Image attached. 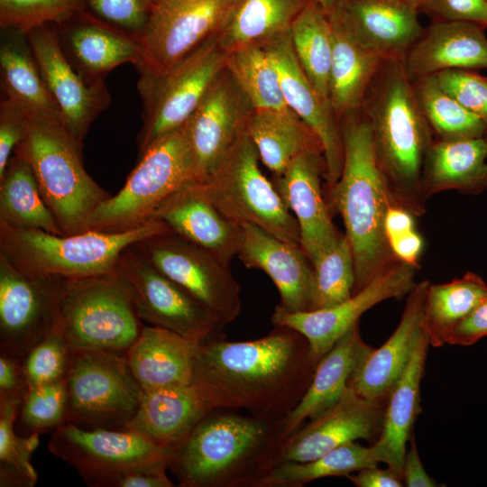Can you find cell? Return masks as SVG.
<instances>
[{
    "label": "cell",
    "mask_w": 487,
    "mask_h": 487,
    "mask_svg": "<svg viewBox=\"0 0 487 487\" xmlns=\"http://www.w3.org/2000/svg\"><path fill=\"white\" fill-rule=\"evenodd\" d=\"M284 418L213 409L171 450L180 487H264L280 464Z\"/></svg>",
    "instance_id": "cell-2"
},
{
    "label": "cell",
    "mask_w": 487,
    "mask_h": 487,
    "mask_svg": "<svg viewBox=\"0 0 487 487\" xmlns=\"http://www.w3.org/2000/svg\"><path fill=\"white\" fill-rule=\"evenodd\" d=\"M421 186L427 200L446 190L474 195L487 189L486 136L435 139L424 160Z\"/></svg>",
    "instance_id": "cell-33"
},
{
    "label": "cell",
    "mask_w": 487,
    "mask_h": 487,
    "mask_svg": "<svg viewBox=\"0 0 487 487\" xmlns=\"http://www.w3.org/2000/svg\"><path fill=\"white\" fill-rule=\"evenodd\" d=\"M65 379L29 390L23 398L17 419L24 435L53 432L65 423Z\"/></svg>",
    "instance_id": "cell-47"
},
{
    "label": "cell",
    "mask_w": 487,
    "mask_h": 487,
    "mask_svg": "<svg viewBox=\"0 0 487 487\" xmlns=\"http://www.w3.org/2000/svg\"><path fill=\"white\" fill-rule=\"evenodd\" d=\"M415 216L408 210L391 206L384 221L388 243L391 239L415 229Z\"/></svg>",
    "instance_id": "cell-59"
},
{
    "label": "cell",
    "mask_w": 487,
    "mask_h": 487,
    "mask_svg": "<svg viewBox=\"0 0 487 487\" xmlns=\"http://www.w3.org/2000/svg\"><path fill=\"white\" fill-rule=\"evenodd\" d=\"M0 73L5 96L16 102L30 118L62 122L26 33L14 28H1Z\"/></svg>",
    "instance_id": "cell-34"
},
{
    "label": "cell",
    "mask_w": 487,
    "mask_h": 487,
    "mask_svg": "<svg viewBox=\"0 0 487 487\" xmlns=\"http://www.w3.org/2000/svg\"><path fill=\"white\" fill-rule=\"evenodd\" d=\"M434 75L450 96L487 125V78L473 69H447Z\"/></svg>",
    "instance_id": "cell-49"
},
{
    "label": "cell",
    "mask_w": 487,
    "mask_h": 487,
    "mask_svg": "<svg viewBox=\"0 0 487 487\" xmlns=\"http://www.w3.org/2000/svg\"><path fill=\"white\" fill-rule=\"evenodd\" d=\"M23 396H0V486L32 487L37 473L31 457L39 446V434L18 436L14 431Z\"/></svg>",
    "instance_id": "cell-44"
},
{
    "label": "cell",
    "mask_w": 487,
    "mask_h": 487,
    "mask_svg": "<svg viewBox=\"0 0 487 487\" xmlns=\"http://www.w3.org/2000/svg\"><path fill=\"white\" fill-rule=\"evenodd\" d=\"M257 149L244 134L198 188L226 218L250 223L287 243L300 245L299 228L272 181L259 167Z\"/></svg>",
    "instance_id": "cell-9"
},
{
    "label": "cell",
    "mask_w": 487,
    "mask_h": 487,
    "mask_svg": "<svg viewBox=\"0 0 487 487\" xmlns=\"http://www.w3.org/2000/svg\"><path fill=\"white\" fill-rule=\"evenodd\" d=\"M226 58L216 36L161 74L139 73L143 104L142 127L137 138L140 154L185 124L225 69Z\"/></svg>",
    "instance_id": "cell-11"
},
{
    "label": "cell",
    "mask_w": 487,
    "mask_h": 487,
    "mask_svg": "<svg viewBox=\"0 0 487 487\" xmlns=\"http://www.w3.org/2000/svg\"><path fill=\"white\" fill-rule=\"evenodd\" d=\"M429 345L428 334L423 324L409 362L389 393L381 431L372 445L379 462L386 464L401 478L413 424L420 412V382Z\"/></svg>",
    "instance_id": "cell-29"
},
{
    "label": "cell",
    "mask_w": 487,
    "mask_h": 487,
    "mask_svg": "<svg viewBox=\"0 0 487 487\" xmlns=\"http://www.w3.org/2000/svg\"><path fill=\"white\" fill-rule=\"evenodd\" d=\"M290 37L306 76L329 103L333 32L328 15L315 1L310 2L293 22Z\"/></svg>",
    "instance_id": "cell-40"
},
{
    "label": "cell",
    "mask_w": 487,
    "mask_h": 487,
    "mask_svg": "<svg viewBox=\"0 0 487 487\" xmlns=\"http://www.w3.org/2000/svg\"><path fill=\"white\" fill-rule=\"evenodd\" d=\"M428 280L415 283L409 292L400 321L392 335L362 361L348 387L370 399L388 398L404 371L424 324V304Z\"/></svg>",
    "instance_id": "cell-26"
},
{
    "label": "cell",
    "mask_w": 487,
    "mask_h": 487,
    "mask_svg": "<svg viewBox=\"0 0 487 487\" xmlns=\"http://www.w3.org/2000/svg\"><path fill=\"white\" fill-rule=\"evenodd\" d=\"M387 399L365 398L347 386L333 405L285 439L280 463L312 461L358 439L374 443L381 431Z\"/></svg>",
    "instance_id": "cell-20"
},
{
    "label": "cell",
    "mask_w": 487,
    "mask_h": 487,
    "mask_svg": "<svg viewBox=\"0 0 487 487\" xmlns=\"http://www.w3.org/2000/svg\"><path fill=\"white\" fill-rule=\"evenodd\" d=\"M486 139H487V135H486Z\"/></svg>",
    "instance_id": "cell-63"
},
{
    "label": "cell",
    "mask_w": 487,
    "mask_h": 487,
    "mask_svg": "<svg viewBox=\"0 0 487 487\" xmlns=\"http://www.w3.org/2000/svg\"><path fill=\"white\" fill-rule=\"evenodd\" d=\"M85 10V0H0V28L27 34L44 24L60 25Z\"/></svg>",
    "instance_id": "cell-46"
},
{
    "label": "cell",
    "mask_w": 487,
    "mask_h": 487,
    "mask_svg": "<svg viewBox=\"0 0 487 487\" xmlns=\"http://www.w3.org/2000/svg\"><path fill=\"white\" fill-rule=\"evenodd\" d=\"M417 267L396 261L365 287L347 299L329 308L287 312L278 307L271 316L274 326H287L303 335L316 363L333 347L361 316L388 299H400L412 289Z\"/></svg>",
    "instance_id": "cell-17"
},
{
    "label": "cell",
    "mask_w": 487,
    "mask_h": 487,
    "mask_svg": "<svg viewBox=\"0 0 487 487\" xmlns=\"http://www.w3.org/2000/svg\"><path fill=\"white\" fill-rule=\"evenodd\" d=\"M339 124L343 168L329 197L343 219L352 247L356 293L398 260L385 235L384 221L391 202L370 123L360 107L344 115Z\"/></svg>",
    "instance_id": "cell-4"
},
{
    "label": "cell",
    "mask_w": 487,
    "mask_h": 487,
    "mask_svg": "<svg viewBox=\"0 0 487 487\" xmlns=\"http://www.w3.org/2000/svg\"><path fill=\"white\" fill-rule=\"evenodd\" d=\"M48 449L91 487H115L131 472L168 468L171 455L170 450L133 431L83 429L69 423L52 432Z\"/></svg>",
    "instance_id": "cell-12"
},
{
    "label": "cell",
    "mask_w": 487,
    "mask_h": 487,
    "mask_svg": "<svg viewBox=\"0 0 487 487\" xmlns=\"http://www.w3.org/2000/svg\"><path fill=\"white\" fill-rule=\"evenodd\" d=\"M405 1H407L415 8H417L419 12L420 7L422 6V5L424 4L426 0H405Z\"/></svg>",
    "instance_id": "cell-61"
},
{
    "label": "cell",
    "mask_w": 487,
    "mask_h": 487,
    "mask_svg": "<svg viewBox=\"0 0 487 487\" xmlns=\"http://www.w3.org/2000/svg\"><path fill=\"white\" fill-rule=\"evenodd\" d=\"M129 280L116 270L62 279L58 329L70 349L126 354L143 328Z\"/></svg>",
    "instance_id": "cell-7"
},
{
    "label": "cell",
    "mask_w": 487,
    "mask_h": 487,
    "mask_svg": "<svg viewBox=\"0 0 487 487\" xmlns=\"http://www.w3.org/2000/svg\"><path fill=\"white\" fill-rule=\"evenodd\" d=\"M418 105L439 140L483 137L487 125L465 109L438 83L435 75L412 81Z\"/></svg>",
    "instance_id": "cell-41"
},
{
    "label": "cell",
    "mask_w": 487,
    "mask_h": 487,
    "mask_svg": "<svg viewBox=\"0 0 487 487\" xmlns=\"http://www.w3.org/2000/svg\"><path fill=\"white\" fill-rule=\"evenodd\" d=\"M159 271L207 308L222 326L240 315V286L229 264L170 231L133 244Z\"/></svg>",
    "instance_id": "cell-13"
},
{
    "label": "cell",
    "mask_w": 487,
    "mask_h": 487,
    "mask_svg": "<svg viewBox=\"0 0 487 487\" xmlns=\"http://www.w3.org/2000/svg\"><path fill=\"white\" fill-rule=\"evenodd\" d=\"M167 467L142 469L122 477L115 487H173L166 473Z\"/></svg>",
    "instance_id": "cell-58"
},
{
    "label": "cell",
    "mask_w": 487,
    "mask_h": 487,
    "mask_svg": "<svg viewBox=\"0 0 487 487\" xmlns=\"http://www.w3.org/2000/svg\"><path fill=\"white\" fill-rule=\"evenodd\" d=\"M402 481L404 486L407 487L444 486L438 484L426 472L421 463L413 434L409 440V447H407L403 461Z\"/></svg>",
    "instance_id": "cell-54"
},
{
    "label": "cell",
    "mask_w": 487,
    "mask_h": 487,
    "mask_svg": "<svg viewBox=\"0 0 487 487\" xmlns=\"http://www.w3.org/2000/svg\"><path fill=\"white\" fill-rule=\"evenodd\" d=\"M316 366L303 335L274 326L253 340L198 345L192 382L213 409L284 418L305 395Z\"/></svg>",
    "instance_id": "cell-1"
},
{
    "label": "cell",
    "mask_w": 487,
    "mask_h": 487,
    "mask_svg": "<svg viewBox=\"0 0 487 487\" xmlns=\"http://www.w3.org/2000/svg\"><path fill=\"white\" fill-rule=\"evenodd\" d=\"M70 351L59 329L34 345L21 361L28 391L65 379Z\"/></svg>",
    "instance_id": "cell-48"
},
{
    "label": "cell",
    "mask_w": 487,
    "mask_h": 487,
    "mask_svg": "<svg viewBox=\"0 0 487 487\" xmlns=\"http://www.w3.org/2000/svg\"><path fill=\"white\" fill-rule=\"evenodd\" d=\"M327 15L334 14L344 4L345 0H314Z\"/></svg>",
    "instance_id": "cell-60"
},
{
    "label": "cell",
    "mask_w": 487,
    "mask_h": 487,
    "mask_svg": "<svg viewBox=\"0 0 487 487\" xmlns=\"http://www.w3.org/2000/svg\"><path fill=\"white\" fill-rule=\"evenodd\" d=\"M159 0H152V5Z\"/></svg>",
    "instance_id": "cell-62"
},
{
    "label": "cell",
    "mask_w": 487,
    "mask_h": 487,
    "mask_svg": "<svg viewBox=\"0 0 487 487\" xmlns=\"http://www.w3.org/2000/svg\"><path fill=\"white\" fill-rule=\"evenodd\" d=\"M117 268L133 288L142 321L172 331L198 345L224 338V326L182 288L153 267L134 245L123 253Z\"/></svg>",
    "instance_id": "cell-16"
},
{
    "label": "cell",
    "mask_w": 487,
    "mask_h": 487,
    "mask_svg": "<svg viewBox=\"0 0 487 487\" xmlns=\"http://www.w3.org/2000/svg\"><path fill=\"white\" fill-rule=\"evenodd\" d=\"M362 109L372 129L391 206L414 216L426 213L421 174L435 140L415 97L402 60L384 59L364 95Z\"/></svg>",
    "instance_id": "cell-3"
},
{
    "label": "cell",
    "mask_w": 487,
    "mask_h": 487,
    "mask_svg": "<svg viewBox=\"0 0 487 487\" xmlns=\"http://www.w3.org/2000/svg\"><path fill=\"white\" fill-rule=\"evenodd\" d=\"M198 344L153 326H144L126 352L130 368L143 391L193 381Z\"/></svg>",
    "instance_id": "cell-32"
},
{
    "label": "cell",
    "mask_w": 487,
    "mask_h": 487,
    "mask_svg": "<svg viewBox=\"0 0 487 487\" xmlns=\"http://www.w3.org/2000/svg\"><path fill=\"white\" fill-rule=\"evenodd\" d=\"M333 32L329 103L338 121L360 108L366 90L384 60L364 47L337 13L328 15Z\"/></svg>",
    "instance_id": "cell-35"
},
{
    "label": "cell",
    "mask_w": 487,
    "mask_h": 487,
    "mask_svg": "<svg viewBox=\"0 0 487 487\" xmlns=\"http://www.w3.org/2000/svg\"><path fill=\"white\" fill-rule=\"evenodd\" d=\"M0 225L62 234L31 166L16 153L0 176Z\"/></svg>",
    "instance_id": "cell-38"
},
{
    "label": "cell",
    "mask_w": 487,
    "mask_h": 487,
    "mask_svg": "<svg viewBox=\"0 0 487 487\" xmlns=\"http://www.w3.org/2000/svg\"><path fill=\"white\" fill-rule=\"evenodd\" d=\"M237 257L248 269L264 271L280 297L278 308L287 312L311 309L313 266L300 245L287 243L261 227L243 223Z\"/></svg>",
    "instance_id": "cell-24"
},
{
    "label": "cell",
    "mask_w": 487,
    "mask_h": 487,
    "mask_svg": "<svg viewBox=\"0 0 487 487\" xmlns=\"http://www.w3.org/2000/svg\"><path fill=\"white\" fill-rule=\"evenodd\" d=\"M337 13L356 39L383 59L405 58L424 29L405 0H345Z\"/></svg>",
    "instance_id": "cell-25"
},
{
    "label": "cell",
    "mask_w": 487,
    "mask_h": 487,
    "mask_svg": "<svg viewBox=\"0 0 487 487\" xmlns=\"http://www.w3.org/2000/svg\"><path fill=\"white\" fill-rule=\"evenodd\" d=\"M377 465L365 467L345 477L357 487L404 486L402 478L394 470L389 466L386 469H381Z\"/></svg>",
    "instance_id": "cell-55"
},
{
    "label": "cell",
    "mask_w": 487,
    "mask_h": 487,
    "mask_svg": "<svg viewBox=\"0 0 487 487\" xmlns=\"http://www.w3.org/2000/svg\"><path fill=\"white\" fill-rule=\"evenodd\" d=\"M153 219L171 232L226 263L237 256L241 225L222 215L200 192L197 183L179 190L156 211Z\"/></svg>",
    "instance_id": "cell-28"
},
{
    "label": "cell",
    "mask_w": 487,
    "mask_h": 487,
    "mask_svg": "<svg viewBox=\"0 0 487 487\" xmlns=\"http://www.w3.org/2000/svg\"><path fill=\"white\" fill-rule=\"evenodd\" d=\"M170 231L157 219L126 232L87 230L69 235L0 225V254L25 273L85 278L116 270L128 247Z\"/></svg>",
    "instance_id": "cell-5"
},
{
    "label": "cell",
    "mask_w": 487,
    "mask_h": 487,
    "mask_svg": "<svg viewBox=\"0 0 487 487\" xmlns=\"http://www.w3.org/2000/svg\"><path fill=\"white\" fill-rule=\"evenodd\" d=\"M402 62L411 82L447 69H487L484 28L464 22H433Z\"/></svg>",
    "instance_id": "cell-27"
},
{
    "label": "cell",
    "mask_w": 487,
    "mask_h": 487,
    "mask_svg": "<svg viewBox=\"0 0 487 487\" xmlns=\"http://www.w3.org/2000/svg\"><path fill=\"white\" fill-rule=\"evenodd\" d=\"M45 86L58 106L62 124L76 141L83 140L92 123L111 103L105 80L88 84L64 55L55 24L27 33Z\"/></svg>",
    "instance_id": "cell-19"
},
{
    "label": "cell",
    "mask_w": 487,
    "mask_h": 487,
    "mask_svg": "<svg viewBox=\"0 0 487 487\" xmlns=\"http://www.w3.org/2000/svg\"><path fill=\"white\" fill-rule=\"evenodd\" d=\"M226 68L255 110H285L280 77L264 43L245 45L227 52Z\"/></svg>",
    "instance_id": "cell-43"
},
{
    "label": "cell",
    "mask_w": 487,
    "mask_h": 487,
    "mask_svg": "<svg viewBox=\"0 0 487 487\" xmlns=\"http://www.w3.org/2000/svg\"><path fill=\"white\" fill-rule=\"evenodd\" d=\"M487 336V296L448 334L446 344L468 346Z\"/></svg>",
    "instance_id": "cell-53"
},
{
    "label": "cell",
    "mask_w": 487,
    "mask_h": 487,
    "mask_svg": "<svg viewBox=\"0 0 487 487\" xmlns=\"http://www.w3.org/2000/svg\"><path fill=\"white\" fill-rule=\"evenodd\" d=\"M27 391L21 363L0 354V396L14 394L24 396Z\"/></svg>",
    "instance_id": "cell-57"
},
{
    "label": "cell",
    "mask_w": 487,
    "mask_h": 487,
    "mask_svg": "<svg viewBox=\"0 0 487 487\" xmlns=\"http://www.w3.org/2000/svg\"><path fill=\"white\" fill-rule=\"evenodd\" d=\"M487 296V284L477 274L442 284L428 285L424 304V325L434 347L446 345L450 331Z\"/></svg>",
    "instance_id": "cell-39"
},
{
    "label": "cell",
    "mask_w": 487,
    "mask_h": 487,
    "mask_svg": "<svg viewBox=\"0 0 487 487\" xmlns=\"http://www.w3.org/2000/svg\"><path fill=\"white\" fill-rule=\"evenodd\" d=\"M389 244L398 261L418 268L424 247V241L416 229L391 239Z\"/></svg>",
    "instance_id": "cell-56"
},
{
    "label": "cell",
    "mask_w": 487,
    "mask_h": 487,
    "mask_svg": "<svg viewBox=\"0 0 487 487\" xmlns=\"http://www.w3.org/2000/svg\"><path fill=\"white\" fill-rule=\"evenodd\" d=\"M211 409L194 382L143 391L138 410L126 430L171 451Z\"/></svg>",
    "instance_id": "cell-30"
},
{
    "label": "cell",
    "mask_w": 487,
    "mask_h": 487,
    "mask_svg": "<svg viewBox=\"0 0 487 487\" xmlns=\"http://www.w3.org/2000/svg\"><path fill=\"white\" fill-rule=\"evenodd\" d=\"M236 0H159L139 38V73L161 74L218 36Z\"/></svg>",
    "instance_id": "cell-14"
},
{
    "label": "cell",
    "mask_w": 487,
    "mask_h": 487,
    "mask_svg": "<svg viewBox=\"0 0 487 487\" xmlns=\"http://www.w3.org/2000/svg\"><path fill=\"white\" fill-rule=\"evenodd\" d=\"M419 11L434 22H464L487 28V0H426Z\"/></svg>",
    "instance_id": "cell-52"
},
{
    "label": "cell",
    "mask_w": 487,
    "mask_h": 487,
    "mask_svg": "<svg viewBox=\"0 0 487 487\" xmlns=\"http://www.w3.org/2000/svg\"><path fill=\"white\" fill-rule=\"evenodd\" d=\"M372 349L363 342L359 322L336 341L317 363L312 381L299 403L284 418L285 439L307 419L314 418L341 397L353 372Z\"/></svg>",
    "instance_id": "cell-31"
},
{
    "label": "cell",
    "mask_w": 487,
    "mask_h": 487,
    "mask_svg": "<svg viewBox=\"0 0 487 487\" xmlns=\"http://www.w3.org/2000/svg\"><path fill=\"white\" fill-rule=\"evenodd\" d=\"M61 280L25 273L0 254V354L21 363L58 329Z\"/></svg>",
    "instance_id": "cell-15"
},
{
    "label": "cell",
    "mask_w": 487,
    "mask_h": 487,
    "mask_svg": "<svg viewBox=\"0 0 487 487\" xmlns=\"http://www.w3.org/2000/svg\"><path fill=\"white\" fill-rule=\"evenodd\" d=\"M254 110L225 65L183 125L197 161L200 182L247 133Z\"/></svg>",
    "instance_id": "cell-18"
},
{
    "label": "cell",
    "mask_w": 487,
    "mask_h": 487,
    "mask_svg": "<svg viewBox=\"0 0 487 487\" xmlns=\"http://www.w3.org/2000/svg\"><path fill=\"white\" fill-rule=\"evenodd\" d=\"M379 463L372 446L353 441L312 461L280 463L267 478L264 487H301L320 478L347 476Z\"/></svg>",
    "instance_id": "cell-42"
},
{
    "label": "cell",
    "mask_w": 487,
    "mask_h": 487,
    "mask_svg": "<svg viewBox=\"0 0 487 487\" xmlns=\"http://www.w3.org/2000/svg\"><path fill=\"white\" fill-rule=\"evenodd\" d=\"M278 71L284 101L317 136L326 161V181L330 189L343 168L344 146L340 124L330 104L311 84L293 50L290 30L266 42Z\"/></svg>",
    "instance_id": "cell-22"
},
{
    "label": "cell",
    "mask_w": 487,
    "mask_h": 487,
    "mask_svg": "<svg viewBox=\"0 0 487 487\" xmlns=\"http://www.w3.org/2000/svg\"><path fill=\"white\" fill-rule=\"evenodd\" d=\"M65 423L83 429L126 430L143 390L126 354L71 349L67 372Z\"/></svg>",
    "instance_id": "cell-10"
},
{
    "label": "cell",
    "mask_w": 487,
    "mask_h": 487,
    "mask_svg": "<svg viewBox=\"0 0 487 487\" xmlns=\"http://www.w3.org/2000/svg\"><path fill=\"white\" fill-rule=\"evenodd\" d=\"M87 10L100 20L140 38L152 0H85Z\"/></svg>",
    "instance_id": "cell-50"
},
{
    "label": "cell",
    "mask_w": 487,
    "mask_h": 487,
    "mask_svg": "<svg viewBox=\"0 0 487 487\" xmlns=\"http://www.w3.org/2000/svg\"><path fill=\"white\" fill-rule=\"evenodd\" d=\"M60 48L76 71L88 84L105 80L115 67L142 61L138 38L82 11L56 25Z\"/></svg>",
    "instance_id": "cell-23"
},
{
    "label": "cell",
    "mask_w": 487,
    "mask_h": 487,
    "mask_svg": "<svg viewBox=\"0 0 487 487\" xmlns=\"http://www.w3.org/2000/svg\"><path fill=\"white\" fill-rule=\"evenodd\" d=\"M201 181L197 161L182 127L152 143L129 174L120 191L101 203L87 231L120 233L150 221L170 197Z\"/></svg>",
    "instance_id": "cell-8"
},
{
    "label": "cell",
    "mask_w": 487,
    "mask_h": 487,
    "mask_svg": "<svg viewBox=\"0 0 487 487\" xmlns=\"http://www.w3.org/2000/svg\"><path fill=\"white\" fill-rule=\"evenodd\" d=\"M248 135L260 161L274 174H280L302 152L321 149L315 133L290 109L254 110Z\"/></svg>",
    "instance_id": "cell-36"
},
{
    "label": "cell",
    "mask_w": 487,
    "mask_h": 487,
    "mask_svg": "<svg viewBox=\"0 0 487 487\" xmlns=\"http://www.w3.org/2000/svg\"><path fill=\"white\" fill-rule=\"evenodd\" d=\"M314 0H236L217 38L229 52L285 33Z\"/></svg>",
    "instance_id": "cell-37"
},
{
    "label": "cell",
    "mask_w": 487,
    "mask_h": 487,
    "mask_svg": "<svg viewBox=\"0 0 487 487\" xmlns=\"http://www.w3.org/2000/svg\"><path fill=\"white\" fill-rule=\"evenodd\" d=\"M313 266L311 309L336 305L354 293L355 272L354 255L345 234L323 253ZM309 311V310H308Z\"/></svg>",
    "instance_id": "cell-45"
},
{
    "label": "cell",
    "mask_w": 487,
    "mask_h": 487,
    "mask_svg": "<svg viewBox=\"0 0 487 487\" xmlns=\"http://www.w3.org/2000/svg\"><path fill=\"white\" fill-rule=\"evenodd\" d=\"M29 130L14 152L31 166L41 195L62 234L87 231L97 207L111 195L86 171L82 147L61 121L29 117Z\"/></svg>",
    "instance_id": "cell-6"
},
{
    "label": "cell",
    "mask_w": 487,
    "mask_h": 487,
    "mask_svg": "<svg viewBox=\"0 0 487 487\" xmlns=\"http://www.w3.org/2000/svg\"><path fill=\"white\" fill-rule=\"evenodd\" d=\"M29 116L14 100L4 96L0 104V176L15 148L26 137Z\"/></svg>",
    "instance_id": "cell-51"
},
{
    "label": "cell",
    "mask_w": 487,
    "mask_h": 487,
    "mask_svg": "<svg viewBox=\"0 0 487 487\" xmlns=\"http://www.w3.org/2000/svg\"><path fill=\"white\" fill-rule=\"evenodd\" d=\"M326 161L321 149L306 151L297 156L280 174L273 185L299 228L300 246L315 262L340 238L321 188L326 179Z\"/></svg>",
    "instance_id": "cell-21"
}]
</instances>
